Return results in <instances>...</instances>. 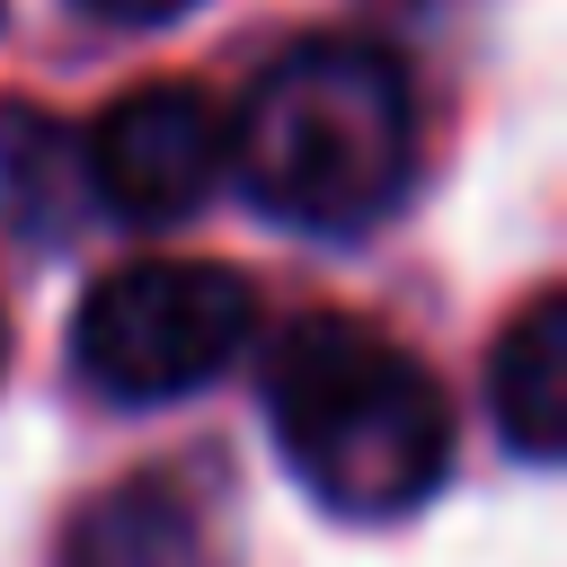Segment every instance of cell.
Returning <instances> with one entry per match:
<instances>
[{
    "label": "cell",
    "instance_id": "8",
    "mask_svg": "<svg viewBox=\"0 0 567 567\" xmlns=\"http://www.w3.org/2000/svg\"><path fill=\"white\" fill-rule=\"evenodd\" d=\"M89 18H106V27H168V18H186L195 0H80Z\"/></svg>",
    "mask_w": 567,
    "mask_h": 567
},
{
    "label": "cell",
    "instance_id": "4",
    "mask_svg": "<svg viewBox=\"0 0 567 567\" xmlns=\"http://www.w3.org/2000/svg\"><path fill=\"white\" fill-rule=\"evenodd\" d=\"M80 186L106 221L124 230H177L213 204L221 186V115L186 80L124 89L89 133H80Z\"/></svg>",
    "mask_w": 567,
    "mask_h": 567
},
{
    "label": "cell",
    "instance_id": "2",
    "mask_svg": "<svg viewBox=\"0 0 567 567\" xmlns=\"http://www.w3.org/2000/svg\"><path fill=\"white\" fill-rule=\"evenodd\" d=\"M257 399L275 461L301 478L310 505L346 523H399L452 478V399L372 319H292L257 372Z\"/></svg>",
    "mask_w": 567,
    "mask_h": 567
},
{
    "label": "cell",
    "instance_id": "7",
    "mask_svg": "<svg viewBox=\"0 0 567 567\" xmlns=\"http://www.w3.org/2000/svg\"><path fill=\"white\" fill-rule=\"evenodd\" d=\"M80 204H89V186H80V133L53 124V115H35V106H0V213L35 248H53V239L80 230Z\"/></svg>",
    "mask_w": 567,
    "mask_h": 567
},
{
    "label": "cell",
    "instance_id": "5",
    "mask_svg": "<svg viewBox=\"0 0 567 567\" xmlns=\"http://www.w3.org/2000/svg\"><path fill=\"white\" fill-rule=\"evenodd\" d=\"M53 567H221V549H213L204 496H186V478L168 470H142V478L97 487L62 523Z\"/></svg>",
    "mask_w": 567,
    "mask_h": 567
},
{
    "label": "cell",
    "instance_id": "9",
    "mask_svg": "<svg viewBox=\"0 0 567 567\" xmlns=\"http://www.w3.org/2000/svg\"><path fill=\"white\" fill-rule=\"evenodd\" d=\"M0 372H9V310H0Z\"/></svg>",
    "mask_w": 567,
    "mask_h": 567
},
{
    "label": "cell",
    "instance_id": "1",
    "mask_svg": "<svg viewBox=\"0 0 567 567\" xmlns=\"http://www.w3.org/2000/svg\"><path fill=\"white\" fill-rule=\"evenodd\" d=\"M221 177L284 230L363 239L416 186V89L372 35L284 44L221 115Z\"/></svg>",
    "mask_w": 567,
    "mask_h": 567
},
{
    "label": "cell",
    "instance_id": "6",
    "mask_svg": "<svg viewBox=\"0 0 567 567\" xmlns=\"http://www.w3.org/2000/svg\"><path fill=\"white\" fill-rule=\"evenodd\" d=\"M487 408L514 461H558L567 443V292H532L487 346Z\"/></svg>",
    "mask_w": 567,
    "mask_h": 567
},
{
    "label": "cell",
    "instance_id": "3",
    "mask_svg": "<svg viewBox=\"0 0 567 567\" xmlns=\"http://www.w3.org/2000/svg\"><path fill=\"white\" fill-rule=\"evenodd\" d=\"M257 337V292L204 257L106 266L71 310V372L106 408H168L213 390Z\"/></svg>",
    "mask_w": 567,
    "mask_h": 567
}]
</instances>
